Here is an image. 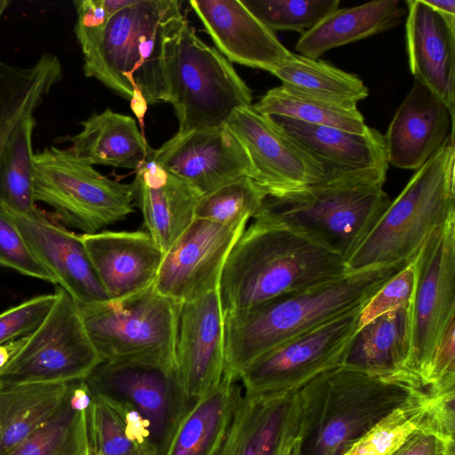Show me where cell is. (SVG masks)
<instances>
[{"mask_svg":"<svg viewBox=\"0 0 455 455\" xmlns=\"http://www.w3.org/2000/svg\"><path fill=\"white\" fill-rule=\"evenodd\" d=\"M345 259L285 226L254 218L225 261L219 290L223 315L249 310L340 278Z\"/></svg>","mask_w":455,"mask_h":455,"instance_id":"cell-1","label":"cell"},{"mask_svg":"<svg viewBox=\"0 0 455 455\" xmlns=\"http://www.w3.org/2000/svg\"><path fill=\"white\" fill-rule=\"evenodd\" d=\"M409 263L347 273L340 278L224 315L225 371L239 379L283 343L367 301Z\"/></svg>","mask_w":455,"mask_h":455,"instance_id":"cell-2","label":"cell"},{"mask_svg":"<svg viewBox=\"0 0 455 455\" xmlns=\"http://www.w3.org/2000/svg\"><path fill=\"white\" fill-rule=\"evenodd\" d=\"M412 377H386L338 366L295 391L301 455H343L413 395Z\"/></svg>","mask_w":455,"mask_h":455,"instance_id":"cell-3","label":"cell"},{"mask_svg":"<svg viewBox=\"0 0 455 455\" xmlns=\"http://www.w3.org/2000/svg\"><path fill=\"white\" fill-rule=\"evenodd\" d=\"M325 167L316 183L267 195L254 218L307 235L347 261L391 202L383 189L388 167Z\"/></svg>","mask_w":455,"mask_h":455,"instance_id":"cell-4","label":"cell"},{"mask_svg":"<svg viewBox=\"0 0 455 455\" xmlns=\"http://www.w3.org/2000/svg\"><path fill=\"white\" fill-rule=\"evenodd\" d=\"M454 172V139H450L390 202L346 261L347 273L413 261L431 234L455 219Z\"/></svg>","mask_w":455,"mask_h":455,"instance_id":"cell-5","label":"cell"},{"mask_svg":"<svg viewBox=\"0 0 455 455\" xmlns=\"http://www.w3.org/2000/svg\"><path fill=\"white\" fill-rule=\"evenodd\" d=\"M184 18L177 0H138L108 20L97 44L84 54V73L130 100L138 85L148 104L166 102L164 43Z\"/></svg>","mask_w":455,"mask_h":455,"instance_id":"cell-6","label":"cell"},{"mask_svg":"<svg viewBox=\"0 0 455 455\" xmlns=\"http://www.w3.org/2000/svg\"><path fill=\"white\" fill-rule=\"evenodd\" d=\"M163 68L177 133L225 126L236 109L251 106V91L232 64L202 41L185 18L165 37Z\"/></svg>","mask_w":455,"mask_h":455,"instance_id":"cell-7","label":"cell"},{"mask_svg":"<svg viewBox=\"0 0 455 455\" xmlns=\"http://www.w3.org/2000/svg\"><path fill=\"white\" fill-rule=\"evenodd\" d=\"M76 306L101 362L175 371L180 304L154 283L125 298Z\"/></svg>","mask_w":455,"mask_h":455,"instance_id":"cell-8","label":"cell"},{"mask_svg":"<svg viewBox=\"0 0 455 455\" xmlns=\"http://www.w3.org/2000/svg\"><path fill=\"white\" fill-rule=\"evenodd\" d=\"M35 198L60 223L99 232L134 212L132 184L110 180L68 148L51 145L34 153Z\"/></svg>","mask_w":455,"mask_h":455,"instance_id":"cell-9","label":"cell"},{"mask_svg":"<svg viewBox=\"0 0 455 455\" xmlns=\"http://www.w3.org/2000/svg\"><path fill=\"white\" fill-rule=\"evenodd\" d=\"M39 326L0 372V388L85 379L101 363L73 298L61 287Z\"/></svg>","mask_w":455,"mask_h":455,"instance_id":"cell-10","label":"cell"},{"mask_svg":"<svg viewBox=\"0 0 455 455\" xmlns=\"http://www.w3.org/2000/svg\"><path fill=\"white\" fill-rule=\"evenodd\" d=\"M364 305L283 343L257 359L239 377L244 392L292 393L318 375L339 366L358 329Z\"/></svg>","mask_w":455,"mask_h":455,"instance_id":"cell-11","label":"cell"},{"mask_svg":"<svg viewBox=\"0 0 455 455\" xmlns=\"http://www.w3.org/2000/svg\"><path fill=\"white\" fill-rule=\"evenodd\" d=\"M413 263L409 371L421 382L437 342L455 318V219L431 234Z\"/></svg>","mask_w":455,"mask_h":455,"instance_id":"cell-12","label":"cell"},{"mask_svg":"<svg viewBox=\"0 0 455 455\" xmlns=\"http://www.w3.org/2000/svg\"><path fill=\"white\" fill-rule=\"evenodd\" d=\"M85 381L92 392L132 406L150 423L157 455H163L180 419L195 401L186 396L175 371L155 365L101 362Z\"/></svg>","mask_w":455,"mask_h":455,"instance_id":"cell-13","label":"cell"},{"mask_svg":"<svg viewBox=\"0 0 455 455\" xmlns=\"http://www.w3.org/2000/svg\"><path fill=\"white\" fill-rule=\"evenodd\" d=\"M246 228L194 219L164 253L154 285L181 304L219 287L225 261Z\"/></svg>","mask_w":455,"mask_h":455,"instance_id":"cell-14","label":"cell"},{"mask_svg":"<svg viewBox=\"0 0 455 455\" xmlns=\"http://www.w3.org/2000/svg\"><path fill=\"white\" fill-rule=\"evenodd\" d=\"M226 126L243 144L254 169V180L267 195L307 187L325 175L324 164L252 106L236 109Z\"/></svg>","mask_w":455,"mask_h":455,"instance_id":"cell-15","label":"cell"},{"mask_svg":"<svg viewBox=\"0 0 455 455\" xmlns=\"http://www.w3.org/2000/svg\"><path fill=\"white\" fill-rule=\"evenodd\" d=\"M151 156L200 196L238 178L255 176L245 148L226 125L176 133L152 149Z\"/></svg>","mask_w":455,"mask_h":455,"instance_id":"cell-16","label":"cell"},{"mask_svg":"<svg viewBox=\"0 0 455 455\" xmlns=\"http://www.w3.org/2000/svg\"><path fill=\"white\" fill-rule=\"evenodd\" d=\"M175 372L189 400L220 382L225 372L224 315L219 287L180 304Z\"/></svg>","mask_w":455,"mask_h":455,"instance_id":"cell-17","label":"cell"},{"mask_svg":"<svg viewBox=\"0 0 455 455\" xmlns=\"http://www.w3.org/2000/svg\"><path fill=\"white\" fill-rule=\"evenodd\" d=\"M453 124L454 114L445 103L414 79L383 135L388 164L418 170L454 139Z\"/></svg>","mask_w":455,"mask_h":455,"instance_id":"cell-18","label":"cell"},{"mask_svg":"<svg viewBox=\"0 0 455 455\" xmlns=\"http://www.w3.org/2000/svg\"><path fill=\"white\" fill-rule=\"evenodd\" d=\"M108 299L138 293L155 283L164 253L146 230L80 235Z\"/></svg>","mask_w":455,"mask_h":455,"instance_id":"cell-19","label":"cell"},{"mask_svg":"<svg viewBox=\"0 0 455 455\" xmlns=\"http://www.w3.org/2000/svg\"><path fill=\"white\" fill-rule=\"evenodd\" d=\"M11 214L27 243L52 275L56 284L76 303L108 299L80 235L68 230L52 212L40 219Z\"/></svg>","mask_w":455,"mask_h":455,"instance_id":"cell-20","label":"cell"},{"mask_svg":"<svg viewBox=\"0 0 455 455\" xmlns=\"http://www.w3.org/2000/svg\"><path fill=\"white\" fill-rule=\"evenodd\" d=\"M189 4L229 62L272 73L291 53L241 0H191Z\"/></svg>","mask_w":455,"mask_h":455,"instance_id":"cell-21","label":"cell"},{"mask_svg":"<svg viewBox=\"0 0 455 455\" xmlns=\"http://www.w3.org/2000/svg\"><path fill=\"white\" fill-rule=\"evenodd\" d=\"M406 40L409 67L418 80L454 114L455 18L436 12L424 0H408Z\"/></svg>","mask_w":455,"mask_h":455,"instance_id":"cell-22","label":"cell"},{"mask_svg":"<svg viewBox=\"0 0 455 455\" xmlns=\"http://www.w3.org/2000/svg\"><path fill=\"white\" fill-rule=\"evenodd\" d=\"M151 150L150 148L144 162L135 170L131 184L146 231L165 253L194 220L201 196L169 174L152 158Z\"/></svg>","mask_w":455,"mask_h":455,"instance_id":"cell-23","label":"cell"},{"mask_svg":"<svg viewBox=\"0 0 455 455\" xmlns=\"http://www.w3.org/2000/svg\"><path fill=\"white\" fill-rule=\"evenodd\" d=\"M294 394L242 392L214 455H278L291 425Z\"/></svg>","mask_w":455,"mask_h":455,"instance_id":"cell-24","label":"cell"},{"mask_svg":"<svg viewBox=\"0 0 455 455\" xmlns=\"http://www.w3.org/2000/svg\"><path fill=\"white\" fill-rule=\"evenodd\" d=\"M411 347L410 307L397 308L358 327L339 366L386 377L415 378L409 371Z\"/></svg>","mask_w":455,"mask_h":455,"instance_id":"cell-25","label":"cell"},{"mask_svg":"<svg viewBox=\"0 0 455 455\" xmlns=\"http://www.w3.org/2000/svg\"><path fill=\"white\" fill-rule=\"evenodd\" d=\"M264 117L324 165L351 169L388 167L383 135L374 128L354 133L282 116Z\"/></svg>","mask_w":455,"mask_h":455,"instance_id":"cell-26","label":"cell"},{"mask_svg":"<svg viewBox=\"0 0 455 455\" xmlns=\"http://www.w3.org/2000/svg\"><path fill=\"white\" fill-rule=\"evenodd\" d=\"M82 130L58 140H68L76 156L92 165L136 170L150 147L134 118L106 108L80 123Z\"/></svg>","mask_w":455,"mask_h":455,"instance_id":"cell-27","label":"cell"},{"mask_svg":"<svg viewBox=\"0 0 455 455\" xmlns=\"http://www.w3.org/2000/svg\"><path fill=\"white\" fill-rule=\"evenodd\" d=\"M239 381L225 371L218 386L193 401L180 419L163 455H214L242 394Z\"/></svg>","mask_w":455,"mask_h":455,"instance_id":"cell-28","label":"cell"},{"mask_svg":"<svg viewBox=\"0 0 455 455\" xmlns=\"http://www.w3.org/2000/svg\"><path fill=\"white\" fill-rule=\"evenodd\" d=\"M403 14L399 0L372 1L338 8L302 34L295 49L300 55L316 60L333 48L395 28L401 23Z\"/></svg>","mask_w":455,"mask_h":455,"instance_id":"cell-29","label":"cell"},{"mask_svg":"<svg viewBox=\"0 0 455 455\" xmlns=\"http://www.w3.org/2000/svg\"><path fill=\"white\" fill-rule=\"evenodd\" d=\"M69 387L31 383L0 388V455H6L59 411Z\"/></svg>","mask_w":455,"mask_h":455,"instance_id":"cell-30","label":"cell"},{"mask_svg":"<svg viewBox=\"0 0 455 455\" xmlns=\"http://www.w3.org/2000/svg\"><path fill=\"white\" fill-rule=\"evenodd\" d=\"M272 74L293 92L345 108H356L369 95L357 76L293 52Z\"/></svg>","mask_w":455,"mask_h":455,"instance_id":"cell-31","label":"cell"},{"mask_svg":"<svg viewBox=\"0 0 455 455\" xmlns=\"http://www.w3.org/2000/svg\"><path fill=\"white\" fill-rule=\"evenodd\" d=\"M36 119L31 115L20 122L0 153V206L31 219L48 212L36 206L33 175L32 138Z\"/></svg>","mask_w":455,"mask_h":455,"instance_id":"cell-32","label":"cell"},{"mask_svg":"<svg viewBox=\"0 0 455 455\" xmlns=\"http://www.w3.org/2000/svg\"><path fill=\"white\" fill-rule=\"evenodd\" d=\"M251 106L263 116H282L354 133H363L368 129L357 108H345L301 95L282 85L268 90Z\"/></svg>","mask_w":455,"mask_h":455,"instance_id":"cell-33","label":"cell"},{"mask_svg":"<svg viewBox=\"0 0 455 455\" xmlns=\"http://www.w3.org/2000/svg\"><path fill=\"white\" fill-rule=\"evenodd\" d=\"M433 392L426 388L395 409L343 455H387L415 433L431 431Z\"/></svg>","mask_w":455,"mask_h":455,"instance_id":"cell-34","label":"cell"},{"mask_svg":"<svg viewBox=\"0 0 455 455\" xmlns=\"http://www.w3.org/2000/svg\"><path fill=\"white\" fill-rule=\"evenodd\" d=\"M68 391L56 414L6 455H89L87 410L75 409Z\"/></svg>","mask_w":455,"mask_h":455,"instance_id":"cell-35","label":"cell"},{"mask_svg":"<svg viewBox=\"0 0 455 455\" xmlns=\"http://www.w3.org/2000/svg\"><path fill=\"white\" fill-rule=\"evenodd\" d=\"M267 195L253 179L241 177L201 196L195 219L231 227L247 224L258 213Z\"/></svg>","mask_w":455,"mask_h":455,"instance_id":"cell-36","label":"cell"},{"mask_svg":"<svg viewBox=\"0 0 455 455\" xmlns=\"http://www.w3.org/2000/svg\"><path fill=\"white\" fill-rule=\"evenodd\" d=\"M242 4L273 32L313 28L339 8V0H241Z\"/></svg>","mask_w":455,"mask_h":455,"instance_id":"cell-37","label":"cell"},{"mask_svg":"<svg viewBox=\"0 0 455 455\" xmlns=\"http://www.w3.org/2000/svg\"><path fill=\"white\" fill-rule=\"evenodd\" d=\"M91 393L92 403L85 413L89 455H130L139 450L127 438L116 407L101 395Z\"/></svg>","mask_w":455,"mask_h":455,"instance_id":"cell-38","label":"cell"},{"mask_svg":"<svg viewBox=\"0 0 455 455\" xmlns=\"http://www.w3.org/2000/svg\"><path fill=\"white\" fill-rule=\"evenodd\" d=\"M0 265L20 274L56 283L52 275L30 249L12 214L0 206Z\"/></svg>","mask_w":455,"mask_h":455,"instance_id":"cell-39","label":"cell"},{"mask_svg":"<svg viewBox=\"0 0 455 455\" xmlns=\"http://www.w3.org/2000/svg\"><path fill=\"white\" fill-rule=\"evenodd\" d=\"M415 286V267L411 261L389 279L363 306L359 326L395 309L410 307Z\"/></svg>","mask_w":455,"mask_h":455,"instance_id":"cell-40","label":"cell"},{"mask_svg":"<svg viewBox=\"0 0 455 455\" xmlns=\"http://www.w3.org/2000/svg\"><path fill=\"white\" fill-rule=\"evenodd\" d=\"M56 293L39 295L0 313V344L33 332L47 315Z\"/></svg>","mask_w":455,"mask_h":455,"instance_id":"cell-41","label":"cell"},{"mask_svg":"<svg viewBox=\"0 0 455 455\" xmlns=\"http://www.w3.org/2000/svg\"><path fill=\"white\" fill-rule=\"evenodd\" d=\"M421 383L427 388L455 386V318L437 342Z\"/></svg>","mask_w":455,"mask_h":455,"instance_id":"cell-42","label":"cell"},{"mask_svg":"<svg viewBox=\"0 0 455 455\" xmlns=\"http://www.w3.org/2000/svg\"><path fill=\"white\" fill-rule=\"evenodd\" d=\"M73 4L76 12L75 35L84 55L97 44L110 17L102 0H76Z\"/></svg>","mask_w":455,"mask_h":455,"instance_id":"cell-43","label":"cell"},{"mask_svg":"<svg viewBox=\"0 0 455 455\" xmlns=\"http://www.w3.org/2000/svg\"><path fill=\"white\" fill-rule=\"evenodd\" d=\"M452 446L454 440H443L434 432L423 429L387 455H446Z\"/></svg>","mask_w":455,"mask_h":455,"instance_id":"cell-44","label":"cell"},{"mask_svg":"<svg viewBox=\"0 0 455 455\" xmlns=\"http://www.w3.org/2000/svg\"><path fill=\"white\" fill-rule=\"evenodd\" d=\"M278 455H301L300 439L297 428L295 403L291 425Z\"/></svg>","mask_w":455,"mask_h":455,"instance_id":"cell-45","label":"cell"},{"mask_svg":"<svg viewBox=\"0 0 455 455\" xmlns=\"http://www.w3.org/2000/svg\"><path fill=\"white\" fill-rule=\"evenodd\" d=\"M28 335L0 344V372L19 354L24 347Z\"/></svg>","mask_w":455,"mask_h":455,"instance_id":"cell-46","label":"cell"},{"mask_svg":"<svg viewBox=\"0 0 455 455\" xmlns=\"http://www.w3.org/2000/svg\"><path fill=\"white\" fill-rule=\"evenodd\" d=\"M129 101L132 111L139 120L141 133L144 134V117L148 110V103L144 97L141 89L138 85L133 87Z\"/></svg>","mask_w":455,"mask_h":455,"instance_id":"cell-47","label":"cell"},{"mask_svg":"<svg viewBox=\"0 0 455 455\" xmlns=\"http://www.w3.org/2000/svg\"><path fill=\"white\" fill-rule=\"evenodd\" d=\"M427 4L447 17L455 18V0H424Z\"/></svg>","mask_w":455,"mask_h":455,"instance_id":"cell-48","label":"cell"},{"mask_svg":"<svg viewBox=\"0 0 455 455\" xmlns=\"http://www.w3.org/2000/svg\"><path fill=\"white\" fill-rule=\"evenodd\" d=\"M137 2L138 0H102L103 6L109 17Z\"/></svg>","mask_w":455,"mask_h":455,"instance_id":"cell-49","label":"cell"},{"mask_svg":"<svg viewBox=\"0 0 455 455\" xmlns=\"http://www.w3.org/2000/svg\"><path fill=\"white\" fill-rule=\"evenodd\" d=\"M130 455H157L156 451L150 447L140 448Z\"/></svg>","mask_w":455,"mask_h":455,"instance_id":"cell-50","label":"cell"},{"mask_svg":"<svg viewBox=\"0 0 455 455\" xmlns=\"http://www.w3.org/2000/svg\"><path fill=\"white\" fill-rule=\"evenodd\" d=\"M9 0H0V20L10 4Z\"/></svg>","mask_w":455,"mask_h":455,"instance_id":"cell-51","label":"cell"}]
</instances>
